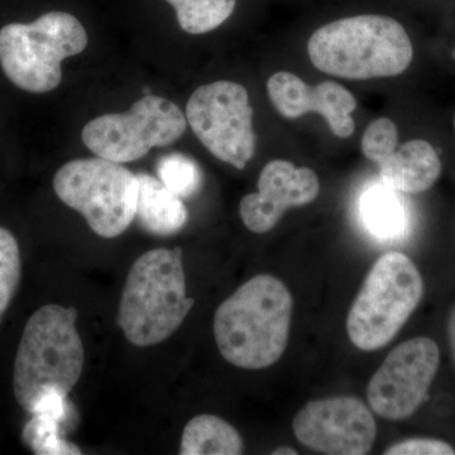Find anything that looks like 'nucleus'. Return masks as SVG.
Here are the masks:
<instances>
[{"mask_svg":"<svg viewBox=\"0 0 455 455\" xmlns=\"http://www.w3.org/2000/svg\"><path fill=\"white\" fill-rule=\"evenodd\" d=\"M292 311V295L283 281L272 275L251 278L215 311L220 355L243 370L274 366L289 344Z\"/></svg>","mask_w":455,"mask_h":455,"instance_id":"nucleus-1","label":"nucleus"},{"mask_svg":"<svg viewBox=\"0 0 455 455\" xmlns=\"http://www.w3.org/2000/svg\"><path fill=\"white\" fill-rule=\"evenodd\" d=\"M316 70L346 80H372L405 73L414 46L398 20L379 14L341 18L317 28L307 41Z\"/></svg>","mask_w":455,"mask_h":455,"instance_id":"nucleus-2","label":"nucleus"},{"mask_svg":"<svg viewBox=\"0 0 455 455\" xmlns=\"http://www.w3.org/2000/svg\"><path fill=\"white\" fill-rule=\"evenodd\" d=\"M193 307L181 248H157L142 254L128 272L118 324L133 346H156L178 331Z\"/></svg>","mask_w":455,"mask_h":455,"instance_id":"nucleus-3","label":"nucleus"},{"mask_svg":"<svg viewBox=\"0 0 455 455\" xmlns=\"http://www.w3.org/2000/svg\"><path fill=\"white\" fill-rule=\"evenodd\" d=\"M76 322L75 307L56 304L40 307L27 322L13 372L14 396L26 411L46 392L68 396L79 382L85 352Z\"/></svg>","mask_w":455,"mask_h":455,"instance_id":"nucleus-4","label":"nucleus"},{"mask_svg":"<svg viewBox=\"0 0 455 455\" xmlns=\"http://www.w3.org/2000/svg\"><path fill=\"white\" fill-rule=\"evenodd\" d=\"M424 295V280L411 259L400 252L374 262L347 316L353 346L373 352L387 346L414 314Z\"/></svg>","mask_w":455,"mask_h":455,"instance_id":"nucleus-5","label":"nucleus"},{"mask_svg":"<svg viewBox=\"0 0 455 455\" xmlns=\"http://www.w3.org/2000/svg\"><path fill=\"white\" fill-rule=\"evenodd\" d=\"M88 42L76 17L49 12L29 25L11 23L0 29V66L20 89L52 92L61 83V62L82 53Z\"/></svg>","mask_w":455,"mask_h":455,"instance_id":"nucleus-6","label":"nucleus"},{"mask_svg":"<svg viewBox=\"0 0 455 455\" xmlns=\"http://www.w3.org/2000/svg\"><path fill=\"white\" fill-rule=\"evenodd\" d=\"M53 188L103 238L123 235L136 220L139 175L122 164L101 157L70 161L57 171Z\"/></svg>","mask_w":455,"mask_h":455,"instance_id":"nucleus-7","label":"nucleus"},{"mask_svg":"<svg viewBox=\"0 0 455 455\" xmlns=\"http://www.w3.org/2000/svg\"><path fill=\"white\" fill-rule=\"evenodd\" d=\"M187 116L172 101L145 95L122 114H106L84 127L82 139L98 157L133 163L155 147H167L184 136Z\"/></svg>","mask_w":455,"mask_h":455,"instance_id":"nucleus-8","label":"nucleus"},{"mask_svg":"<svg viewBox=\"0 0 455 455\" xmlns=\"http://www.w3.org/2000/svg\"><path fill=\"white\" fill-rule=\"evenodd\" d=\"M187 121L215 158L244 170L256 152L253 108L247 89L235 82L200 86L187 104Z\"/></svg>","mask_w":455,"mask_h":455,"instance_id":"nucleus-9","label":"nucleus"},{"mask_svg":"<svg viewBox=\"0 0 455 455\" xmlns=\"http://www.w3.org/2000/svg\"><path fill=\"white\" fill-rule=\"evenodd\" d=\"M440 349L429 337H416L388 353L368 383L367 400L379 418L403 421L427 400L438 373Z\"/></svg>","mask_w":455,"mask_h":455,"instance_id":"nucleus-10","label":"nucleus"},{"mask_svg":"<svg viewBox=\"0 0 455 455\" xmlns=\"http://www.w3.org/2000/svg\"><path fill=\"white\" fill-rule=\"evenodd\" d=\"M292 430L302 445L329 455L368 454L377 436L372 410L355 396L309 401L293 418Z\"/></svg>","mask_w":455,"mask_h":455,"instance_id":"nucleus-11","label":"nucleus"},{"mask_svg":"<svg viewBox=\"0 0 455 455\" xmlns=\"http://www.w3.org/2000/svg\"><path fill=\"white\" fill-rule=\"evenodd\" d=\"M319 193L315 171L295 166L290 161H269L260 171L259 191L241 200L239 215L248 230L265 235L277 226L289 209L313 203Z\"/></svg>","mask_w":455,"mask_h":455,"instance_id":"nucleus-12","label":"nucleus"},{"mask_svg":"<svg viewBox=\"0 0 455 455\" xmlns=\"http://www.w3.org/2000/svg\"><path fill=\"white\" fill-rule=\"evenodd\" d=\"M272 106L283 118L296 119L307 113L320 114L338 139H349L355 130L352 113L357 109V99L335 82L310 86L301 77L287 71L272 75L267 82Z\"/></svg>","mask_w":455,"mask_h":455,"instance_id":"nucleus-13","label":"nucleus"},{"mask_svg":"<svg viewBox=\"0 0 455 455\" xmlns=\"http://www.w3.org/2000/svg\"><path fill=\"white\" fill-rule=\"evenodd\" d=\"M377 166L383 184L405 194L429 190L436 184L443 171L438 152L424 140H411L397 147Z\"/></svg>","mask_w":455,"mask_h":455,"instance_id":"nucleus-14","label":"nucleus"},{"mask_svg":"<svg viewBox=\"0 0 455 455\" xmlns=\"http://www.w3.org/2000/svg\"><path fill=\"white\" fill-rule=\"evenodd\" d=\"M31 420L23 430V440L40 455H79V447L62 436L61 425L70 419V403L68 396L57 391H49L38 398L33 406Z\"/></svg>","mask_w":455,"mask_h":455,"instance_id":"nucleus-15","label":"nucleus"},{"mask_svg":"<svg viewBox=\"0 0 455 455\" xmlns=\"http://www.w3.org/2000/svg\"><path fill=\"white\" fill-rule=\"evenodd\" d=\"M140 190L136 220L146 232L158 236L176 235L187 224L188 212L181 197L175 196L160 180L139 173Z\"/></svg>","mask_w":455,"mask_h":455,"instance_id":"nucleus-16","label":"nucleus"},{"mask_svg":"<svg viewBox=\"0 0 455 455\" xmlns=\"http://www.w3.org/2000/svg\"><path fill=\"white\" fill-rule=\"evenodd\" d=\"M244 453L241 434L220 416H196L185 427L181 455H239Z\"/></svg>","mask_w":455,"mask_h":455,"instance_id":"nucleus-17","label":"nucleus"},{"mask_svg":"<svg viewBox=\"0 0 455 455\" xmlns=\"http://www.w3.org/2000/svg\"><path fill=\"white\" fill-rule=\"evenodd\" d=\"M364 226L381 241H395L405 235L407 212L398 191L386 184H374L361 197Z\"/></svg>","mask_w":455,"mask_h":455,"instance_id":"nucleus-18","label":"nucleus"},{"mask_svg":"<svg viewBox=\"0 0 455 455\" xmlns=\"http://www.w3.org/2000/svg\"><path fill=\"white\" fill-rule=\"evenodd\" d=\"M180 27L190 35L214 31L232 16L236 0H167Z\"/></svg>","mask_w":455,"mask_h":455,"instance_id":"nucleus-19","label":"nucleus"},{"mask_svg":"<svg viewBox=\"0 0 455 455\" xmlns=\"http://www.w3.org/2000/svg\"><path fill=\"white\" fill-rule=\"evenodd\" d=\"M157 173L164 187L181 199L196 196L202 188L203 173L199 164L182 154H171L161 158Z\"/></svg>","mask_w":455,"mask_h":455,"instance_id":"nucleus-20","label":"nucleus"},{"mask_svg":"<svg viewBox=\"0 0 455 455\" xmlns=\"http://www.w3.org/2000/svg\"><path fill=\"white\" fill-rule=\"evenodd\" d=\"M20 276L22 263L16 236L0 227V322L16 295Z\"/></svg>","mask_w":455,"mask_h":455,"instance_id":"nucleus-21","label":"nucleus"},{"mask_svg":"<svg viewBox=\"0 0 455 455\" xmlns=\"http://www.w3.org/2000/svg\"><path fill=\"white\" fill-rule=\"evenodd\" d=\"M398 147L397 125L390 118H379L371 123L362 134V154L371 163L379 164Z\"/></svg>","mask_w":455,"mask_h":455,"instance_id":"nucleus-22","label":"nucleus"},{"mask_svg":"<svg viewBox=\"0 0 455 455\" xmlns=\"http://www.w3.org/2000/svg\"><path fill=\"white\" fill-rule=\"evenodd\" d=\"M383 453L386 455H454L455 449L444 440L412 438L395 443Z\"/></svg>","mask_w":455,"mask_h":455,"instance_id":"nucleus-23","label":"nucleus"},{"mask_svg":"<svg viewBox=\"0 0 455 455\" xmlns=\"http://www.w3.org/2000/svg\"><path fill=\"white\" fill-rule=\"evenodd\" d=\"M447 335L449 348H451V358H453V363L455 367V304L451 307V313H449L447 320Z\"/></svg>","mask_w":455,"mask_h":455,"instance_id":"nucleus-24","label":"nucleus"},{"mask_svg":"<svg viewBox=\"0 0 455 455\" xmlns=\"http://www.w3.org/2000/svg\"><path fill=\"white\" fill-rule=\"evenodd\" d=\"M272 454L275 455H296L298 454V451H295V449L291 447H280L275 449L274 451H272Z\"/></svg>","mask_w":455,"mask_h":455,"instance_id":"nucleus-25","label":"nucleus"},{"mask_svg":"<svg viewBox=\"0 0 455 455\" xmlns=\"http://www.w3.org/2000/svg\"><path fill=\"white\" fill-rule=\"evenodd\" d=\"M143 92H145L146 95H151L152 94V89L145 88V89H143Z\"/></svg>","mask_w":455,"mask_h":455,"instance_id":"nucleus-26","label":"nucleus"},{"mask_svg":"<svg viewBox=\"0 0 455 455\" xmlns=\"http://www.w3.org/2000/svg\"><path fill=\"white\" fill-rule=\"evenodd\" d=\"M453 125H454V130H455V116H454V119H453Z\"/></svg>","mask_w":455,"mask_h":455,"instance_id":"nucleus-27","label":"nucleus"}]
</instances>
